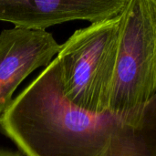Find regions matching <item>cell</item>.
Returning a JSON list of instances; mask_svg holds the SVG:
<instances>
[{"mask_svg": "<svg viewBox=\"0 0 156 156\" xmlns=\"http://www.w3.org/2000/svg\"><path fill=\"white\" fill-rule=\"evenodd\" d=\"M0 131L24 156H156V96L137 125L87 112L64 96L55 58L13 100Z\"/></svg>", "mask_w": 156, "mask_h": 156, "instance_id": "cell-1", "label": "cell"}, {"mask_svg": "<svg viewBox=\"0 0 156 156\" xmlns=\"http://www.w3.org/2000/svg\"><path fill=\"white\" fill-rule=\"evenodd\" d=\"M122 15L109 112L137 125L156 96V0H128Z\"/></svg>", "mask_w": 156, "mask_h": 156, "instance_id": "cell-2", "label": "cell"}, {"mask_svg": "<svg viewBox=\"0 0 156 156\" xmlns=\"http://www.w3.org/2000/svg\"><path fill=\"white\" fill-rule=\"evenodd\" d=\"M122 13L75 31L56 57L64 96L87 112L101 114L109 111Z\"/></svg>", "mask_w": 156, "mask_h": 156, "instance_id": "cell-3", "label": "cell"}, {"mask_svg": "<svg viewBox=\"0 0 156 156\" xmlns=\"http://www.w3.org/2000/svg\"><path fill=\"white\" fill-rule=\"evenodd\" d=\"M60 48L46 29L15 27L0 33V117L23 80L37 69L48 67Z\"/></svg>", "mask_w": 156, "mask_h": 156, "instance_id": "cell-4", "label": "cell"}, {"mask_svg": "<svg viewBox=\"0 0 156 156\" xmlns=\"http://www.w3.org/2000/svg\"><path fill=\"white\" fill-rule=\"evenodd\" d=\"M128 0H0V21L18 27L46 29L73 20L91 24L120 15Z\"/></svg>", "mask_w": 156, "mask_h": 156, "instance_id": "cell-5", "label": "cell"}, {"mask_svg": "<svg viewBox=\"0 0 156 156\" xmlns=\"http://www.w3.org/2000/svg\"><path fill=\"white\" fill-rule=\"evenodd\" d=\"M0 156H24L19 151L14 152L10 150H5L0 148Z\"/></svg>", "mask_w": 156, "mask_h": 156, "instance_id": "cell-6", "label": "cell"}]
</instances>
